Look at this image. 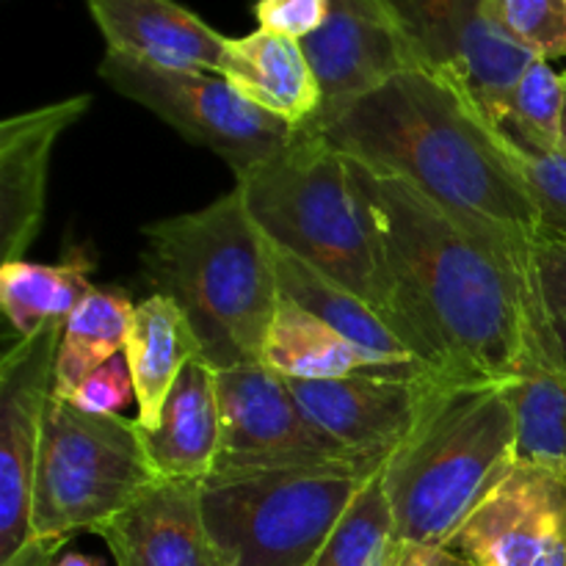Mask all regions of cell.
<instances>
[{"label":"cell","instance_id":"cell-1","mask_svg":"<svg viewBox=\"0 0 566 566\" xmlns=\"http://www.w3.org/2000/svg\"><path fill=\"white\" fill-rule=\"evenodd\" d=\"M310 130L365 169L412 186L479 241L514 276L542 346L558 359L536 271L539 213L503 149L501 125L459 83L415 66Z\"/></svg>","mask_w":566,"mask_h":566},{"label":"cell","instance_id":"cell-2","mask_svg":"<svg viewBox=\"0 0 566 566\" xmlns=\"http://www.w3.org/2000/svg\"><path fill=\"white\" fill-rule=\"evenodd\" d=\"M357 166L374 216L401 340L451 385L509 381L531 359L558 363L539 340L514 276L396 177Z\"/></svg>","mask_w":566,"mask_h":566},{"label":"cell","instance_id":"cell-3","mask_svg":"<svg viewBox=\"0 0 566 566\" xmlns=\"http://www.w3.org/2000/svg\"><path fill=\"white\" fill-rule=\"evenodd\" d=\"M144 269L182 307L216 370L260 363L280 304L274 247L230 191L193 213L144 227Z\"/></svg>","mask_w":566,"mask_h":566},{"label":"cell","instance_id":"cell-4","mask_svg":"<svg viewBox=\"0 0 566 566\" xmlns=\"http://www.w3.org/2000/svg\"><path fill=\"white\" fill-rule=\"evenodd\" d=\"M517 464V420L503 381L440 385L381 468L407 547H446Z\"/></svg>","mask_w":566,"mask_h":566},{"label":"cell","instance_id":"cell-5","mask_svg":"<svg viewBox=\"0 0 566 566\" xmlns=\"http://www.w3.org/2000/svg\"><path fill=\"white\" fill-rule=\"evenodd\" d=\"M235 188L276 249L357 293L401 337L374 216L348 155L298 127L282 153L238 177Z\"/></svg>","mask_w":566,"mask_h":566},{"label":"cell","instance_id":"cell-6","mask_svg":"<svg viewBox=\"0 0 566 566\" xmlns=\"http://www.w3.org/2000/svg\"><path fill=\"white\" fill-rule=\"evenodd\" d=\"M379 470L326 464L208 475L205 525L227 566H310Z\"/></svg>","mask_w":566,"mask_h":566},{"label":"cell","instance_id":"cell-7","mask_svg":"<svg viewBox=\"0 0 566 566\" xmlns=\"http://www.w3.org/2000/svg\"><path fill=\"white\" fill-rule=\"evenodd\" d=\"M155 484L136 420L83 412L50 392L33 481V536L97 534Z\"/></svg>","mask_w":566,"mask_h":566},{"label":"cell","instance_id":"cell-8","mask_svg":"<svg viewBox=\"0 0 566 566\" xmlns=\"http://www.w3.org/2000/svg\"><path fill=\"white\" fill-rule=\"evenodd\" d=\"M99 77L155 116L224 158L235 177L287 147L298 127L249 103L219 72L160 70L119 53H105Z\"/></svg>","mask_w":566,"mask_h":566},{"label":"cell","instance_id":"cell-9","mask_svg":"<svg viewBox=\"0 0 566 566\" xmlns=\"http://www.w3.org/2000/svg\"><path fill=\"white\" fill-rule=\"evenodd\" d=\"M221 446L213 473H252L285 468H385L359 457L321 431L287 379L263 363H243L219 370Z\"/></svg>","mask_w":566,"mask_h":566},{"label":"cell","instance_id":"cell-10","mask_svg":"<svg viewBox=\"0 0 566 566\" xmlns=\"http://www.w3.org/2000/svg\"><path fill=\"white\" fill-rule=\"evenodd\" d=\"M420 64L470 94L481 114L503 125L514 83L536 59L492 20L486 0H387Z\"/></svg>","mask_w":566,"mask_h":566},{"label":"cell","instance_id":"cell-11","mask_svg":"<svg viewBox=\"0 0 566 566\" xmlns=\"http://www.w3.org/2000/svg\"><path fill=\"white\" fill-rule=\"evenodd\" d=\"M64 321L22 337L0 363V564L33 539V481Z\"/></svg>","mask_w":566,"mask_h":566},{"label":"cell","instance_id":"cell-12","mask_svg":"<svg viewBox=\"0 0 566 566\" xmlns=\"http://www.w3.org/2000/svg\"><path fill=\"white\" fill-rule=\"evenodd\" d=\"M448 551L470 566H566V468L514 464Z\"/></svg>","mask_w":566,"mask_h":566},{"label":"cell","instance_id":"cell-13","mask_svg":"<svg viewBox=\"0 0 566 566\" xmlns=\"http://www.w3.org/2000/svg\"><path fill=\"white\" fill-rule=\"evenodd\" d=\"M321 88V111L304 127L368 97L420 64L401 20L387 0H329L324 25L302 39Z\"/></svg>","mask_w":566,"mask_h":566},{"label":"cell","instance_id":"cell-14","mask_svg":"<svg viewBox=\"0 0 566 566\" xmlns=\"http://www.w3.org/2000/svg\"><path fill=\"white\" fill-rule=\"evenodd\" d=\"M446 385L440 376L352 374L337 379H287L307 418L370 462L392 457L412 434L434 390Z\"/></svg>","mask_w":566,"mask_h":566},{"label":"cell","instance_id":"cell-15","mask_svg":"<svg viewBox=\"0 0 566 566\" xmlns=\"http://www.w3.org/2000/svg\"><path fill=\"white\" fill-rule=\"evenodd\" d=\"M92 105L88 94L59 99L0 125V263L22 260L44 219L48 164L55 142Z\"/></svg>","mask_w":566,"mask_h":566},{"label":"cell","instance_id":"cell-16","mask_svg":"<svg viewBox=\"0 0 566 566\" xmlns=\"http://www.w3.org/2000/svg\"><path fill=\"white\" fill-rule=\"evenodd\" d=\"M97 536L116 566H227L205 525L199 481H158Z\"/></svg>","mask_w":566,"mask_h":566},{"label":"cell","instance_id":"cell-17","mask_svg":"<svg viewBox=\"0 0 566 566\" xmlns=\"http://www.w3.org/2000/svg\"><path fill=\"white\" fill-rule=\"evenodd\" d=\"M111 53L160 70L221 72L227 42L177 0H86Z\"/></svg>","mask_w":566,"mask_h":566},{"label":"cell","instance_id":"cell-18","mask_svg":"<svg viewBox=\"0 0 566 566\" xmlns=\"http://www.w3.org/2000/svg\"><path fill=\"white\" fill-rule=\"evenodd\" d=\"M144 453L158 481H199L216 468L221 446L219 370L205 357L188 363L166 396L158 423L142 429Z\"/></svg>","mask_w":566,"mask_h":566},{"label":"cell","instance_id":"cell-19","mask_svg":"<svg viewBox=\"0 0 566 566\" xmlns=\"http://www.w3.org/2000/svg\"><path fill=\"white\" fill-rule=\"evenodd\" d=\"M224 75L249 103L304 127L321 111V88L298 39L258 28L227 42Z\"/></svg>","mask_w":566,"mask_h":566},{"label":"cell","instance_id":"cell-20","mask_svg":"<svg viewBox=\"0 0 566 566\" xmlns=\"http://www.w3.org/2000/svg\"><path fill=\"white\" fill-rule=\"evenodd\" d=\"M271 247H274V243H271ZM274 269L282 296L296 302L298 307L313 313L315 318H321L324 324H329L332 329L340 332L346 340H352L354 346L363 348L365 354L379 359L381 365H387V368L392 370H401V374L437 376L415 357L412 348H409L407 343L392 332V326L387 324L365 298H359L357 293L337 285L335 280H329V276H324L321 271H315L313 265H307L304 260L293 258V254L282 252V249L276 247ZM448 385H451V381H448Z\"/></svg>","mask_w":566,"mask_h":566},{"label":"cell","instance_id":"cell-21","mask_svg":"<svg viewBox=\"0 0 566 566\" xmlns=\"http://www.w3.org/2000/svg\"><path fill=\"white\" fill-rule=\"evenodd\" d=\"M205 357L202 340L177 302L164 293L136 304L125 343V359L136 385V423H158L166 396L188 363Z\"/></svg>","mask_w":566,"mask_h":566},{"label":"cell","instance_id":"cell-22","mask_svg":"<svg viewBox=\"0 0 566 566\" xmlns=\"http://www.w3.org/2000/svg\"><path fill=\"white\" fill-rule=\"evenodd\" d=\"M260 363L280 374L282 379H337V376L352 374H385V376H429V374H401L363 348L354 346L352 340L315 318L296 302L285 298L280 293V304H276L274 321L269 326V335L263 343V357Z\"/></svg>","mask_w":566,"mask_h":566},{"label":"cell","instance_id":"cell-23","mask_svg":"<svg viewBox=\"0 0 566 566\" xmlns=\"http://www.w3.org/2000/svg\"><path fill=\"white\" fill-rule=\"evenodd\" d=\"M88 271L92 260L83 254H70L55 265L28 260L0 265V307L20 340L36 335L50 321L70 318L72 310L94 291Z\"/></svg>","mask_w":566,"mask_h":566},{"label":"cell","instance_id":"cell-24","mask_svg":"<svg viewBox=\"0 0 566 566\" xmlns=\"http://www.w3.org/2000/svg\"><path fill=\"white\" fill-rule=\"evenodd\" d=\"M133 302L125 293L94 287L64 321L55 357L53 396L70 401L77 385L108 359L125 354L133 321Z\"/></svg>","mask_w":566,"mask_h":566},{"label":"cell","instance_id":"cell-25","mask_svg":"<svg viewBox=\"0 0 566 566\" xmlns=\"http://www.w3.org/2000/svg\"><path fill=\"white\" fill-rule=\"evenodd\" d=\"M503 387L517 420V462L566 468V370L531 359Z\"/></svg>","mask_w":566,"mask_h":566},{"label":"cell","instance_id":"cell-26","mask_svg":"<svg viewBox=\"0 0 566 566\" xmlns=\"http://www.w3.org/2000/svg\"><path fill=\"white\" fill-rule=\"evenodd\" d=\"M407 545L398 536L381 470L363 486L310 566H398Z\"/></svg>","mask_w":566,"mask_h":566},{"label":"cell","instance_id":"cell-27","mask_svg":"<svg viewBox=\"0 0 566 566\" xmlns=\"http://www.w3.org/2000/svg\"><path fill=\"white\" fill-rule=\"evenodd\" d=\"M564 81L551 61L534 59L509 97L503 127L525 147L542 153H562Z\"/></svg>","mask_w":566,"mask_h":566},{"label":"cell","instance_id":"cell-28","mask_svg":"<svg viewBox=\"0 0 566 566\" xmlns=\"http://www.w3.org/2000/svg\"><path fill=\"white\" fill-rule=\"evenodd\" d=\"M501 142L525 191L534 199L542 235L566 243V155L525 147L503 125Z\"/></svg>","mask_w":566,"mask_h":566},{"label":"cell","instance_id":"cell-29","mask_svg":"<svg viewBox=\"0 0 566 566\" xmlns=\"http://www.w3.org/2000/svg\"><path fill=\"white\" fill-rule=\"evenodd\" d=\"M492 20L536 59L566 55V0H486Z\"/></svg>","mask_w":566,"mask_h":566},{"label":"cell","instance_id":"cell-30","mask_svg":"<svg viewBox=\"0 0 566 566\" xmlns=\"http://www.w3.org/2000/svg\"><path fill=\"white\" fill-rule=\"evenodd\" d=\"M536 271H539L547 329H551L558 363L566 370V243L542 235L536 247Z\"/></svg>","mask_w":566,"mask_h":566},{"label":"cell","instance_id":"cell-31","mask_svg":"<svg viewBox=\"0 0 566 566\" xmlns=\"http://www.w3.org/2000/svg\"><path fill=\"white\" fill-rule=\"evenodd\" d=\"M136 398V385H133L130 368H127L125 354L108 359L97 370L86 376L77 385L75 396L70 398L75 407L92 415H116Z\"/></svg>","mask_w":566,"mask_h":566},{"label":"cell","instance_id":"cell-32","mask_svg":"<svg viewBox=\"0 0 566 566\" xmlns=\"http://www.w3.org/2000/svg\"><path fill=\"white\" fill-rule=\"evenodd\" d=\"M326 6L329 0H258L254 17L263 31L302 42L324 25Z\"/></svg>","mask_w":566,"mask_h":566},{"label":"cell","instance_id":"cell-33","mask_svg":"<svg viewBox=\"0 0 566 566\" xmlns=\"http://www.w3.org/2000/svg\"><path fill=\"white\" fill-rule=\"evenodd\" d=\"M66 536H33L11 562L0 566H53L55 553L64 547Z\"/></svg>","mask_w":566,"mask_h":566},{"label":"cell","instance_id":"cell-34","mask_svg":"<svg viewBox=\"0 0 566 566\" xmlns=\"http://www.w3.org/2000/svg\"><path fill=\"white\" fill-rule=\"evenodd\" d=\"M398 566H470L446 547H407Z\"/></svg>","mask_w":566,"mask_h":566},{"label":"cell","instance_id":"cell-35","mask_svg":"<svg viewBox=\"0 0 566 566\" xmlns=\"http://www.w3.org/2000/svg\"><path fill=\"white\" fill-rule=\"evenodd\" d=\"M53 566H103V564L92 556H83V553H66V556L55 558Z\"/></svg>","mask_w":566,"mask_h":566},{"label":"cell","instance_id":"cell-36","mask_svg":"<svg viewBox=\"0 0 566 566\" xmlns=\"http://www.w3.org/2000/svg\"><path fill=\"white\" fill-rule=\"evenodd\" d=\"M564 81V111H562V153L566 155V72L562 75Z\"/></svg>","mask_w":566,"mask_h":566}]
</instances>
